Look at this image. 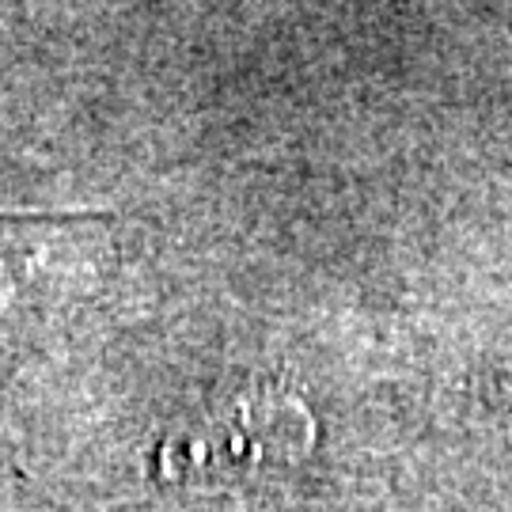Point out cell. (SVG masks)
Wrapping results in <instances>:
<instances>
[{
    "mask_svg": "<svg viewBox=\"0 0 512 512\" xmlns=\"http://www.w3.org/2000/svg\"><path fill=\"white\" fill-rule=\"evenodd\" d=\"M194 512H217V509H194Z\"/></svg>",
    "mask_w": 512,
    "mask_h": 512,
    "instance_id": "cell-1",
    "label": "cell"
}]
</instances>
